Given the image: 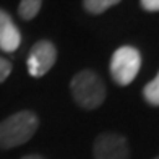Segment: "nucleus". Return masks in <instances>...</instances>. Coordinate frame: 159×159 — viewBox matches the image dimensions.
<instances>
[{"label":"nucleus","mask_w":159,"mask_h":159,"mask_svg":"<svg viewBox=\"0 0 159 159\" xmlns=\"http://www.w3.org/2000/svg\"><path fill=\"white\" fill-rule=\"evenodd\" d=\"M70 93L75 102L84 111H94L106 101V84L96 71L80 70L70 81Z\"/></svg>","instance_id":"1"},{"label":"nucleus","mask_w":159,"mask_h":159,"mask_svg":"<svg viewBox=\"0 0 159 159\" xmlns=\"http://www.w3.org/2000/svg\"><path fill=\"white\" fill-rule=\"evenodd\" d=\"M39 119L33 111H20L0 122V149H11L33 138Z\"/></svg>","instance_id":"2"},{"label":"nucleus","mask_w":159,"mask_h":159,"mask_svg":"<svg viewBox=\"0 0 159 159\" xmlns=\"http://www.w3.org/2000/svg\"><path fill=\"white\" fill-rule=\"evenodd\" d=\"M141 68V54L133 46H122L112 54L111 76L117 84L127 86L136 78Z\"/></svg>","instance_id":"3"},{"label":"nucleus","mask_w":159,"mask_h":159,"mask_svg":"<svg viewBox=\"0 0 159 159\" xmlns=\"http://www.w3.org/2000/svg\"><path fill=\"white\" fill-rule=\"evenodd\" d=\"M94 159H130V146L122 133L104 132L96 136L93 144Z\"/></svg>","instance_id":"4"},{"label":"nucleus","mask_w":159,"mask_h":159,"mask_svg":"<svg viewBox=\"0 0 159 159\" xmlns=\"http://www.w3.org/2000/svg\"><path fill=\"white\" fill-rule=\"evenodd\" d=\"M57 60V49L54 46V42H50L47 39L38 41L31 47L30 55H28V71L31 76H44L47 71L55 65Z\"/></svg>","instance_id":"5"},{"label":"nucleus","mask_w":159,"mask_h":159,"mask_svg":"<svg viewBox=\"0 0 159 159\" xmlns=\"http://www.w3.org/2000/svg\"><path fill=\"white\" fill-rule=\"evenodd\" d=\"M21 44V33L11 16L0 8V49L3 52H15Z\"/></svg>","instance_id":"6"},{"label":"nucleus","mask_w":159,"mask_h":159,"mask_svg":"<svg viewBox=\"0 0 159 159\" xmlns=\"http://www.w3.org/2000/svg\"><path fill=\"white\" fill-rule=\"evenodd\" d=\"M42 0H20L18 5V16L25 21H30L34 16H38L41 11Z\"/></svg>","instance_id":"7"},{"label":"nucleus","mask_w":159,"mask_h":159,"mask_svg":"<svg viewBox=\"0 0 159 159\" xmlns=\"http://www.w3.org/2000/svg\"><path fill=\"white\" fill-rule=\"evenodd\" d=\"M122 0H83V7L91 15H101V13H104L106 10H109L111 7H115Z\"/></svg>","instance_id":"8"},{"label":"nucleus","mask_w":159,"mask_h":159,"mask_svg":"<svg viewBox=\"0 0 159 159\" xmlns=\"http://www.w3.org/2000/svg\"><path fill=\"white\" fill-rule=\"evenodd\" d=\"M143 98L148 104L159 107V73L143 88Z\"/></svg>","instance_id":"9"},{"label":"nucleus","mask_w":159,"mask_h":159,"mask_svg":"<svg viewBox=\"0 0 159 159\" xmlns=\"http://www.w3.org/2000/svg\"><path fill=\"white\" fill-rule=\"evenodd\" d=\"M10 73H11V63H10V60L0 57V83H3L5 80L10 76Z\"/></svg>","instance_id":"10"},{"label":"nucleus","mask_w":159,"mask_h":159,"mask_svg":"<svg viewBox=\"0 0 159 159\" xmlns=\"http://www.w3.org/2000/svg\"><path fill=\"white\" fill-rule=\"evenodd\" d=\"M140 3L146 11H159V0H140Z\"/></svg>","instance_id":"11"},{"label":"nucleus","mask_w":159,"mask_h":159,"mask_svg":"<svg viewBox=\"0 0 159 159\" xmlns=\"http://www.w3.org/2000/svg\"><path fill=\"white\" fill-rule=\"evenodd\" d=\"M21 159H46L44 156H39V154H28V156H23Z\"/></svg>","instance_id":"12"},{"label":"nucleus","mask_w":159,"mask_h":159,"mask_svg":"<svg viewBox=\"0 0 159 159\" xmlns=\"http://www.w3.org/2000/svg\"><path fill=\"white\" fill-rule=\"evenodd\" d=\"M153 159H159V156H156V157H153Z\"/></svg>","instance_id":"13"}]
</instances>
